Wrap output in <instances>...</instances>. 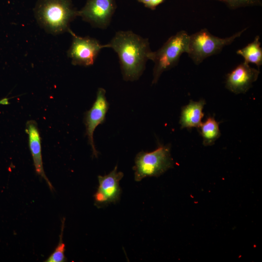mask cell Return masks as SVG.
I'll return each mask as SVG.
<instances>
[{"instance_id":"17","label":"cell","mask_w":262,"mask_h":262,"mask_svg":"<svg viewBox=\"0 0 262 262\" xmlns=\"http://www.w3.org/2000/svg\"><path fill=\"white\" fill-rule=\"evenodd\" d=\"M165 0H151L146 7L154 10L157 6L163 3Z\"/></svg>"},{"instance_id":"4","label":"cell","mask_w":262,"mask_h":262,"mask_svg":"<svg viewBox=\"0 0 262 262\" xmlns=\"http://www.w3.org/2000/svg\"><path fill=\"white\" fill-rule=\"evenodd\" d=\"M170 148L169 144L159 143L157 148L151 152L141 151L137 153L133 167L135 180L140 181L147 177H159L172 168L174 162Z\"/></svg>"},{"instance_id":"10","label":"cell","mask_w":262,"mask_h":262,"mask_svg":"<svg viewBox=\"0 0 262 262\" xmlns=\"http://www.w3.org/2000/svg\"><path fill=\"white\" fill-rule=\"evenodd\" d=\"M259 74V69L244 62L227 75L226 88L235 94L246 93L257 81Z\"/></svg>"},{"instance_id":"8","label":"cell","mask_w":262,"mask_h":262,"mask_svg":"<svg viewBox=\"0 0 262 262\" xmlns=\"http://www.w3.org/2000/svg\"><path fill=\"white\" fill-rule=\"evenodd\" d=\"M115 9L114 0H88L78 11V16L94 27L105 29L109 25Z\"/></svg>"},{"instance_id":"13","label":"cell","mask_w":262,"mask_h":262,"mask_svg":"<svg viewBox=\"0 0 262 262\" xmlns=\"http://www.w3.org/2000/svg\"><path fill=\"white\" fill-rule=\"evenodd\" d=\"M219 122L216 121L214 116L209 115L206 120L202 122L198 131L203 139L204 146H212L221 136L219 128Z\"/></svg>"},{"instance_id":"16","label":"cell","mask_w":262,"mask_h":262,"mask_svg":"<svg viewBox=\"0 0 262 262\" xmlns=\"http://www.w3.org/2000/svg\"><path fill=\"white\" fill-rule=\"evenodd\" d=\"M223 1L231 9L241 7L261 6L262 0H219Z\"/></svg>"},{"instance_id":"5","label":"cell","mask_w":262,"mask_h":262,"mask_svg":"<svg viewBox=\"0 0 262 262\" xmlns=\"http://www.w3.org/2000/svg\"><path fill=\"white\" fill-rule=\"evenodd\" d=\"M246 29L224 38L213 35L207 29H201L189 36L187 53L196 65H199L206 58L219 53L224 47L231 44Z\"/></svg>"},{"instance_id":"6","label":"cell","mask_w":262,"mask_h":262,"mask_svg":"<svg viewBox=\"0 0 262 262\" xmlns=\"http://www.w3.org/2000/svg\"><path fill=\"white\" fill-rule=\"evenodd\" d=\"M69 33L72 36V41L67 55L73 65H93L100 51L104 48H108L107 44H101L95 38L79 36L71 31Z\"/></svg>"},{"instance_id":"18","label":"cell","mask_w":262,"mask_h":262,"mask_svg":"<svg viewBox=\"0 0 262 262\" xmlns=\"http://www.w3.org/2000/svg\"><path fill=\"white\" fill-rule=\"evenodd\" d=\"M9 98H5L0 100V104L1 105H7L9 104L8 100Z\"/></svg>"},{"instance_id":"3","label":"cell","mask_w":262,"mask_h":262,"mask_svg":"<svg viewBox=\"0 0 262 262\" xmlns=\"http://www.w3.org/2000/svg\"><path fill=\"white\" fill-rule=\"evenodd\" d=\"M189 36L181 30L169 37L157 51L149 53L148 59L154 63L152 84H156L164 72L176 66L180 56L187 53Z\"/></svg>"},{"instance_id":"9","label":"cell","mask_w":262,"mask_h":262,"mask_svg":"<svg viewBox=\"0 0 262 262\" xmlns=\"http://www.w3.org/2000/svg\"><path fill=\"white\" fill-rule=\"evenodd\" d=\"M123 176V172L117 171V165L108 174L98 176V186L94 195L97 207H104L119 200L121 193L119 182Z\"/></svg>"},{"instance_id":"12","label":"cell","mask_w":262,"mask_h":262,"mask_svg":"<svg viewBox=\"0 0 262 262\" xmlns=\"http://www.w3.org/2000/svg\"><path fill=\"white\" fill-rule=\"evenodd\" d=\"M205 104L204 99L198 101L190 100L188 104L181 108L179 121L181 129L186 128L189 130L193 128L199 129L204 116L203 109Z\"/></svg>"},{"instance_id":"7","label":"cell","mask_w":262,"mask_h":262,"mask_svg":"<svg viewBox=\"0 0 262 262\" xmlns=\"http://www.w3.org/2000/svg\"><path fill=\"white\" fill-rule=\"evenodd\" d=\"M106 91L103 88H98L95 101L91 108L85 113L84 124L85 126V134L92 151V156L98 158V152L96 148L93 135L96 128L105 121L106 115L109 108V103L106 98Z\"/></svg>"},{"instance_id":"2","label":"cell","mask_w":262,"mask_h":262,"mask_svg":"<svg viewBox=\"0 0 262 262\" xmlns=\"http://www.w3.org/2000/svg\"><path fill=\"white\" fill-rule=\"evenodd\" d=\"M34 12L39 24L53 34L69 33L70 23L78 16L71 0H38Z\"/></svg>"},{"instance_id":"11","label":"cell","mask_w":262,"mask_h":262,"mask_svg":"<svg viewBox=\"0 0 262 262\" xmlns=\"http://www.w3.org/2000/svg\"><path fill=\"white\" fill-rule=\"evenodd\" d=\"M25 131L28 135L29 148L36 173L45 180L50 190L53 191V186L46 176L43 168L41 139L36 122L34 120L28 121L26 124Z\"/></svg>"},{"instance_id":"1","label":"cell","mask_w":262,"mask_h":262,"mask_svg":"<svg viewBox=\"0 0 262 262\" xmlns=\"http://www.w3.org/2000/svg\"><path fill=\"white\" fill-rule=\"evenodd\" d=\"M107 45L118 56L123 79L126 81L138 80L151 51L148 39L131 31H118Z\"/></svg>"},{"instance_id":"14","label":"cell","mask_w":262,"mask_h":262,"mask_svg":"<svg viewBox=\"0 0 262 262\" xmlns=\"http://www.w3.org/2000/svg\"><path fill=\"white\" fill-rule=\"evenodd\" d=\"M236 53L244 58L245 62L254 64L259 68L262 65V48L260 36H256L252 42L238 50Z\"/></svg>"},{"instance_id":"15","label":"cell","mask_w":262,"mask_h":262,"mask_svg":"<svg viewBox=\"0 0 262 262\" xmlns=\"http://www.w3.org/2000/svg\"><path fill=\"white\" fill-rule=\"evenodd\" d=\"M65 218L62 220L61 230L59 241L54 251L50 255L45 262H64L66 261L65 255V244L63 241V235L65 228Z\"/></svg>"},{"instance_id":"19","label":"cell","mask_w":262,"mask_h":262,"mask_svg":"<svg viewBox=\"0 0 262 262\" xmlns=\"http://www.w3.org/2000/svg\"><path fill=\"white\" fill-rule=\"evenodd\" d=\"M139 2L143 3L146 7L150 1L151 0H137Z\"/></svg>"}]
</instances>
